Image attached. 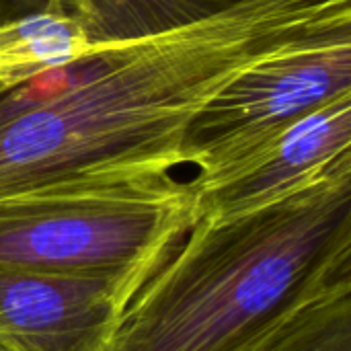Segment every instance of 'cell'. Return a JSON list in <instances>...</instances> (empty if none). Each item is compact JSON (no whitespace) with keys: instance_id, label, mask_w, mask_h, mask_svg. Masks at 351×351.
Returning <instances> with one entry per match:
<instances>
[{"instance_id":"6da1fadb","label":"cell","mask_w":351,"mask_h":351,"mask_svg":"<svg viewBox=\"0 0 351 351\" xmlns=\"http://www.w3.org/2000/svg\"><path fill=\"white\" fill-rule=\"evenodd\" d=\"M351 35V0L265 6L165 37L95 45L0 90V197L185 165L193 113L271 56Z\"/></svg>"},{"instance_id":"7a4b0ae2","label":"cell","mask_w":351,"mask_h":351,"mask_svg":"<svg viewBox=\"0 0 351 351\" xmlns=\"http://www.w3.org/2000/svg\"><path fill=\"white\" fill-rule=\"evenodd\" d=\"M351 267V162L265 210L199 218L121 313L103 351H237Z\"/></svg>"},{"instance_id":"3957f363","label":"cell","mask_w":351,"mask_h":351,"mask_svg":"<svg viewBox=\"0 0 351 351\" xmlns=\"http://www.w3.org/2000/svg\"><path fill=\"white\" fill-rule=\"evenodd\" d=\"M197 222L173 173L90 177L0 197V265L113 278L136 296Z\"/></svg>"},{"instance_id":"277c9868","label":"cell","mask_w":351,"mask_h":351,"mask_svg":"<svg viewBox=\"0 0 351 351\" xmlns=\"http://www.w3.org/2000/svg\"><path fill=\"white\" fill-rule=\"evenodd\" d=\"M351 95V35L296 47L253 64L189 119L183 136L191 183H212L245 165L288 128Z\"/></svg>"},{"instance_id":"5b68a950","label":"cell","mask_w":351,"mask_h":351,"mask_svg":"<svg viewBox=\"0 0 351 351\" xmlns=\"http://www.w3.org/2000/svg\"><path fill=\"white\" fill-rule=\"evenodd\" d=\"M132 300L113 278L0 265V351H103Z\"/></svg>"},{"instance_id":"8992f818","label":"cell","mask_w":351,"mask_h":351,"mask_svg":"<svg viewBox=\"0 0 351 351\" xmlns=\"http://www.w3.org/2000/svg\"><path fill=\"white\" fill-rule=\"evenodd\" d=\"M346 162H351V95L308 113L228 175L204 185L191 183L197 220H226L265 210Z\"/></svg>"},{"instance_id":"52a82bcc","label":"cell","mask_w":351,"mask_h":351,"mask_svg":"<svg viewBox=\"0 0 351 351\" xmlns=\"http://www.w3.org/2000/svg\"><path fill=\"white\" fill-rule=\"evenodd\" d=\"M304 0H49L74 19L93 45L134 43L265 6Z\"/></svg>"},{"instance_id":"ba28073f","label":"cell","mask_w":351,"mask_h":351,"mask_svg":"<svg viewBox=\"0 0 351 351\" xmlns=\"http://www.w3.org/2000/svg\"><path fill=\"white\" fill-rule=\"evenodd\" d=\"M237 351H351V267L315 284Z\"/></svg>"},{"instance_id":"9c48e42d","label":"cell","mask_w":351,"mask_h":351,"mask_svg":"<svg viewBox=\"0 0 351 351\" xmlns=\"http://www.w3.org/2000/svg\"><path fill=\"white\" fill-rule=\"evenodd\" d=\"M95 45L80 25L45 8L0 25V90L86 56Z\"/></svg>"},{"instance_id":"30bf717a","label":"cell","mask_w":351,"mask_h":351,"mask_svg":"<svg viewBox=\"0 0 351 351\" xmlns=\"http://www.w3.org/2000/svg\"><path fill=\"white\" fill-rule=\"evenodd\" d=\"M49 0H0V25L19 16H27L45 10Z\"/></svg>"}]
</instances>
